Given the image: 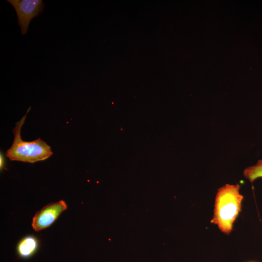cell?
<instances>
[{
    "mask_svg": "<svg viewBox=\"0 0 262 262\" xmlns=\"http://www.w3.org/2000/svg\"><path fill=\"white\" fill-rule=\"evenodd\" d=\"M240 186L226 184L218 189L214 204V214L211 222L219 229L229 234L233 223L241 210L243 196L239 192Z\"/></svg>",
    "mask_w": 262,
    "mask_h": 262,
    "instance_id": "6da1fadb",
    "label": "cell"
},
{
    "mask_svg": "<svg viewBox=\"0 0 262 262\" xmlns=\"http://www.w3.org/2000/svg\"><path fill=\"white\" fill-rule=\"evenodd\" d=\"M244 176L251 183L259 178H262V160L252 166L246 168L244 171Z\"/></svg>",
    "mask_w": 262,
    "mask_h": 262,
    "instance_id": "8992f818",
    "label": "cell"
},
{
    "mask_svg": "<svg viewBox=\"0 0 262 262\" xmlns=\"http://www.w3.org/2000/svg\"><path fill=\"white\" fill-rule=\"evenodd\" d=\"M66 208L67 205L64 200L51 203L44 206L33 216L32 223L33 228L36 231L47 228Z\"/></svg>",
    "mask_w": 262,
    "mask_h": 262,
    "instance_id": "277c9868",
    "label": "cell"
},
{
    "mask_svg": "<svg viewBox=\"0 0 262 262\" xmlns=\"http://www.w3.org/2000/svg\"><path fill=\"white\" fill-rule=\"evenodd\" d=\"M15 8L21 34H26L31 20L43 12L44 4L42 0H7Z\"/></svg>",
    "mask_w": 262,
    "mask_h": 262,
    "instance_id": "3957f363",
    "label": "cell"
},
{
    "mask_svg": "<svg viewBox=\"0 0 262 262\" xmlns=\"http://www.w3.org/2000/svg\"></svg>",
    "mask_w": 262,
    "mask_h": 262,
    "instance_id": "ba28073f",
    "label": "cell"
},
{
    "mask_svg": "<svg viewBox=\"0 0 262 262\" xmlns=\"http://www.w3.org/2000/svg\"><path fill=\"white\" fill-rule=\"evenodd\" d=\"M30 109L29 107L26 114L16 123L13 129L14 141L11 147L6 152V157L11 161L34 163L45 160L53 154L50 147L40 138L29 142L24 141L21 139V128Z\"/></svg>",
    "mask_w": 262,
    "mask_h": 262,
    "instance_id": "7a4b0ae2",
    "label": "cell"
},
{
    "mask_svg": "<svg viewBox=\"0 0 262 262\" xmlns=\"http://www.w3.org/2000/svg\"><path fill=\"white\" fill-rule=\"evenodd\" d=\"M0 170H1L4 166V158L2 154H0Z\"/></svg>",
    "mask_w": 262,
    "mask_h": 262,
    "instance_id": "52a82bcc",
    "label": "cell"
},
{
    "mask_svg": "<svg viewBox=\"0 0 262 262\" xmlns=\"http://www.w3.org/2000/svg\"><path fill=\"white\" fill-rule=\"evenodd\" d=\"M38 248V242L33 236L23 238L17 244L16 252L18 256L23 259H28L36 252Z\"/></svg>",
    "mask_w": 262,
    "mask_h": 262,
    "instance_id": "5b68a950",
    "label": "cell"
}]
</instances>
